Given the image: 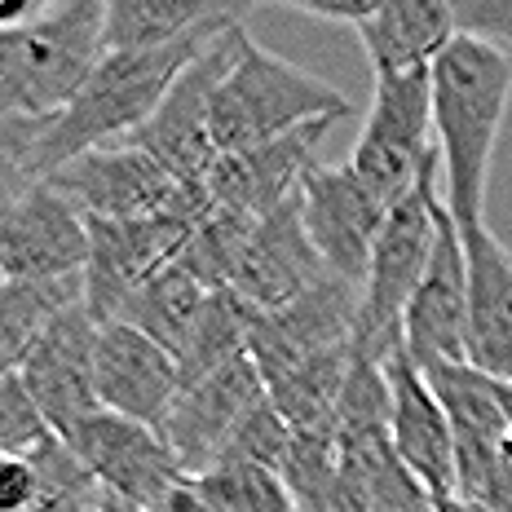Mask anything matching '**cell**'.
I'll return each mask as SVG.
<instances>
[{"instance_id": "obj_14", "label": "cell", "mask_w": 512, "mask_h": 512, "mask_svg": "<svg viewBox=\"0 0 512 512\" xmlns=\"http://www.w3.org/2000/svg\"><path fill=\"white\" fill-rule=\"evenodd\" d=\"M93 349H98V323L84 305H71L40 332L27 349L18 380L27 384L36 411L45 415L49 433L67 442L98 407V380H93Z\"/></svg>"}, {"instance_id": "obj_40", "label": "cell", "mask_w": 512, "mask_h": 512, "mask_svg": "<svg viewBox=\"0 0 512 512\" xmlns=\"http://www.w3.org/2000/svg\"><path fill=\"white\" fill-rule=\"evenodd\" d=\"M433 512H495L482 499H464V495H446V499H433Z\"/></svg>"}, {"instance_id": "obj_3", "label": "cell", "mask_w": 512, "mask_h": 512, "mask_svg": "<svg viewBox=\"0 0 512 512\" xmlns=\"http://www.w3.org/2000/svg\"><path fill=\"white\" fill-rule=\"evenodd\" d=\"M106 0H58L18 31H0V120L62 115L102 62Z\"/></svg>"}, {"instance_id": "obj_28", "label": "cell", "mask_w": 512, "mask_h": 512, "mask_svg": "<svg viewBox=\"0 0 512 512\" xmlns=\"http://www.w3.org/2000/svg\"><path fill=\"white\" fill-rule=\"evenodd\" d=\"M261 217H248V212H230V208H217L212 217L181 243L177 252V265L190 274L204 292H221L230 287L234 270L243 261V248H248L252 230Z\"/></svg>"}, {"instance_id": "obj_31", "label": "cell", "mask_w": 512, "mask_h": 512, "mask_svg": "<svg viewBox=\"0 0 512 512\" xmlns=\"http://www.w3.org/2000/svg\"><path fill=\"white\" fill-rule=\"evenodd\" d=\"M287 446H292V429H287V420L274 411V402L265 398L261 407L239 424V433L230 437L221 464H261V468H274V473H279L283 460H287Z\"/></svg>"}, {"instance_id": "obj_39", "label": "cell", "mask_w": 512, "mask_h": 512, "mask_svg": "<svg viewBox=\"0 0 512 512\" xmlns=\"http://www.w3.org/2000/svg\"><path fill=\"white\" fill-rule=\"evenodd\" d=\"M477 499H482V504H490L495 512H512V473H508V468H495Z\"/></svg>"}, {"instance_id": "obj_22", "label": "cell", "mask_w": 512, "mask_h": 512, "mask_svg": "<svg viewBox=\"0 0 512 512\" xmlns=\"http://www.w3.org/2000/svg\"><path fill=\"white\" fill-rule=\"evenodd\" d=\"M460 239L468 274L464 362L490 380L512 384V248L486 226Z\"/></svg>"}, {"instance_id": "obj_21", "label": "cell", "mask_w": 512, "mask_h": 512, "mask_svg": "<svg viewBox=\"0 0 512 512\" xmlns=\"http://www.w3.org/2000/svg\"><path fill=\"white\" fill-rule=\"evenodd\" d=\"M332 124L336 120H318L296 128V133L274 137L265 146H252V151L221 155L212 164V173L204 177L212 204L230 212H248V217H265V212L287 204L301 190L305 173L314 168V151L332 133Z\"/></svg>"}, {"instance_id": "obj_13", "label": "cell", "mask_w": 512, "mask_h": 512, "mask_svg": "<svg viewBox=\"0 0 512 512\" xmlns=\"http://www.w3.org/2000/svg\"><path fill=\"white\" fill-rule=\"evenodd\" d=\"M67 446L84 464V473L98 482L102 495L124 499V504L146 508V512H155L168 490L186 482L177 460L168 455L164 437L151 424L124 420V415H111V411H93L67 437Z\"/></svg>"}, {"instance_id": "obj_34", "label": "cell", "mask_w": 512, "mask_h": 512, "mask_svg": "<svg viewBox=\"0 0 512 512\" xmlns=\"http://www.w3.org/2000/svg\"><path fill=\"white\" fill-rule=\"evenodd\" d=\"M455 31L468 40H482L490 49L512 45V0H451Z\"/></svg>"}, {"instance_id": "obj_33", "label": "cell", "mask_w": 512, "mask_h": 512, "mask_svg": "<svg viewBox=\"0 0 512 512\" xmlns=\"http://www.w3.org/2000/svg\"><path fill=\"white\" fill-rule=\"evenodd\" d=\"M53 120H0V186L23 190L40 181V142Z\"/></svg>"}, {"instance_id": "obj_35", "label": "cell", "mask_w": 512, "mask_h": 512, "mask_svg": "<svg viewBox=\"0 0 512 512\" xmlns=\"http://www.w3.org/2000/svg\"><path fill=\"white\" fill-rule=\"evenodd\" d=\"M36 495V464L27 455H0V512H31Z\"/></svg>"}, {"instance_id": "obj_2", "label": "cell", "mask_w": 512, "mask_h": 512, "mask_svg": "<svg viewBox=\"0 0 512 512\" xmlns=\"http://www.w3.org/2000/svg\"><path fill=\"white\" fill-rule=\"evenodd\" d=\"M230 27H239V23H230ZM230 27H204V31H195V36L177 40V45H164V49L102 53V62L93 67V76L84 80L76 102L62 115H53L45 142H40V164H36L40 181L49 173H58L62 164H71V159H80L84 151L128 142V137L159 111V102L168 98V89L177 84L181 71H186L212 40L226 36Z\"/></svg>"}, {"instance_id": "obj_1", "label": "cell", "mask_w": 512, "mask_h": 512, "mask_svg": "<svg viewBox=\"0 0 512 512\" xmlns=\"http://www.w3.org/2000/svg\"><path fill=\"white\" fill-rule=\"evenodd\" d=\"M512 102V58L460 36L433 62V146L442 159V204L455 230L486 226L490 159Z\"/></svg>"}, {"instance_id": "obj_42", "label": "cell", "mask_w": 512, "mask_h": 512, "mask_svg": "<svg viewBox=\"0 0 512 512\" xmlns=\"http://www.w3.org/2000/svg\"><path fill=\"white\" fill-rule=\"evenodd\" d=\"M18 195V190H9V186H0V212H5L9 208V199H14Z\"/></svg>"}, {"instance_id": "obj_38", "label": "cell", "mask_w": 512, "mask_h": 512, "mask_svg": "<svg viewBox=\"0 0 512 512\" xmlns=\"http://www.w3.org/2000/svg\"><path fill=\"white\" fill-rule=\"evenodd\" d=\"M49 0H0V31H18L27 27L31 18L45 14Z\"/></svg>"}, {"instance_id": "obj_25", "label": "cell", "mask_w": 512, "mask_h": 512, "mask_svg": "<svg viewBox=\"0 0 512 512\" xmlns=\"http://www.w3.org/2000/svg\"><path fill=\"white\" fill-rule=\"evenodd\" d=\"M256 318L261 314H256L243 296H234L230 287L208 292V301L199 305L195 323H190V332H186V345H181V354H177L181 384L204 380V376H212V371L230 367L234 358L248 354Z\"/></svg>"}, {"instance_id": "obj_17", "label": "cell", "mask_w": 512, "mask_h": 512, "mask_svg": "<svg viewBox=\"0 0 512 512\" xmlns=\"http://www.w3.org/2000/svg\"><path fill=\"white\" fill-rule=\"evenodd\" d=\"M464 323H468L464 239L442 204L429 270H424L407 314H402V349L420 371L433 367V362H464Z\"/></svg>"}, {"instance_id": "obj_8", "label": "cell", "mask_w": 512, "mask_h": 512, "mask_svg": "<svg viewBox=\"0 0 512 512\" xmlns=\"http://www.w3.org/2000/svg\"><path fill=\"white\" fill-rule=\"evenodd\" d=\"M243 36H248V27L239 23L221 40H212L177 76L168 98L159 102V111L128 137V146L146 151L177 181H204L212 173V164H217V146H212V93L226 80L234 58H239Z\"/></svg>"}, {"instance_id": "obj_23", "label": "cell", "mask_w": 512, "mask_h": 512, "mask_svg": "<svg viewBox=\"0 0 512 512\" xmlns=\"http://www.w3.org/2000/svg\"><path fill=\"white\" fill-rule=\"evenodd\" d=\"M354 36L371 62V76H411L433 71V62L460 40L451 0H380V9Z\"/></svg>"}, {"instance_id": "obj_41", "label": "cell", "mask_w": 512, "mask_h": 512, "mask_svg": "<svg viewBox=\"0 0 512 512\" xmlns=\"http://www.w3.org/2000/svg\"><path fill=\"white\" fill-rule=\"evenodd\" d=\"M499 468H508V473H512V424L504 433V446H499Z\"/></svg>"}, {"instance_id": "obj_6", "label": "cell", "mask_w": 512, "mask_h": 512, "mask_svg": "<svg viewBox=\"0 0 512 512\" xmlns=\"http://www.w3.org/2000/svg\"><path fill=\"white\" fill-rule=\"evenodd\" d=\"M217 212L204 181H186L177 204L164 217H142V221H98L84 217L89 226V265H84V309L93 323H115L124 301L137 292L155 270L181 252L204 221Z\"/></svg>"}, {"instance_id": "obj_5", "label": "cell", "mask_w": 512, "mask_h": 512, "mask_svg": "<svg viewBox=\"0 0 512 512\" xmlns=\"http://www.w3.org/2000/svg\"><path fill=\"white\" fill-rule=\"evenodd\" d=\"M437 212H442V159L424 168L411 195L384 212V226L376 234L362 283V309L354 349L371 358H384L389 349L402 345V314H407L415 287L429 270L433 239H437Z\"/></svg>"}, {"instance_id": "obj_27", "label": "cell", "mask_w": 512, "mask_h": 512, "mask_svg": "<svg viewBox=\"0 0 512 512\" xmlns=\"http://www.w3.org/2000/svg\"><path fill=\"white\" fill-rule=\"evenodd\" d=\"M349 358H354V345L345 349H327V354L301 362V367L283 371L265 384L274 411L287 420L292 433L305 429H332L336 407H340V389H345L349 376Z\"/></svg>"}, {"instance_id": "obj_19", "label": "cell", "mask_w": 512, "mask_h": 512, "mask_svg": "<svg viewBox=\"0 0 512 512\" xmlns=\"http://www.w3.org/2000/svg\"><path fill=\"white\" fill-rule=\"evenodd\" d=\"M93 380H98V407L124 420L164 424L168 407L181 393V367L164 345L142 336L128 323H102L93 349Z\"/></svg>"}, {"instance_id": "obj_15", "label": "cell", "mask_w": 512, "mask_h": 512, "mask_svg": "<svg viewBox=\"0 0 512 512\" xmlns=\"http://www.w3.org/2000/svg\"><path fill=\"white\" fill-rule=\"evenodd\" d=\"M424 380L442 402L455 437V495L477 499L499 468V446L512 424V384L490 380L468 362H433L424 367Z\"/></svg>"}, {"instance_id": "obj_10", "label": "cell", "mask_w": 512, "mask_h": 512, "mask_svg": "<svg viewBox=\"0 0 512 512\" xmlns=\"http://www.w3.org/2000/svg\"><path fill=\"white\" fill-rule=\"evenodd\" d=\"M0 265L9 283L76 279L89 265V226L49 181L23 186L0 212Z\"/></svg>"}, {"instance_id": "obj_7", "label": "cell", "mask_w": 512, "mask_h": 512, "mask_svg": "<svg viewBox=\"0 0 512 512\" xmlns=\"http://www.w3.org/2000/svg\"><path fill=\"white\" fill-rule=\"evenodd\" d=\"M433 159V71L376 76L367 120L345 164L393 208L402 195H411Z\"/></svg>"}, {"instance_id": "obj_29", "label": "cell", "mask_w": 512, "mask_h": 512, "mask_svg": "<svg viewBox=\"0 0 512 512\" xmlns=\"http://www.w3.org/2000/svg\"><path fill=\"white\" fill-rule=\"evenodd\" d=\"M283 486L292 490L296 512H332L340 486V446L336 429H305L292 433L287 460L279 468Z\"/></svg>"}, {"instance_id": "obj_30", "label": "cell", "mask_w": 512, "mask_h": 512, "mask_svg": "<svg viewBox=\"0 0 512 512\" xmlns=\"http://www.w3.org/2000/svg\"><path fill=\"white\" fill-rule=\"evenodd\" d=\"M195 486L217 512H296L283 477L261 464H217Z\"/></svg>"}, {"instance_id": "obj_9", "label": "cell", "mask_w": 512, "mask_h": 512, "mask_svg": "<svg viewBox=\"0 0 512 512\" xmlns=\"http://www.w3.org/2000/svg\"><path fill=\"white\" fill-rule=\"evenodd\" d=\"M270 398L265 393V380L256 371V362L243 354L234 358L230 367L212 371V376L181 384V393L168 407L164 424H159V437H164L168 455L177 460L181 477H204L208 468L221 464L230 437L239 433V424Z\"/></svg>"}, {"instance_id": "obj_26", "label": "cell", "mask_w": 512, "mask_h": 512, "mask_svg": "<svg viewBox=\"0 0 512 512\" xmlns=\"http://www.w3.org/2000/svg\"><path fill=\"white\" fill-rule=\"evenodd\" d=\"M204 301H208V292L190 279L186 270H181L177 256H173L164 270H155L151 279L128 296L124 309L115 314V323L137 327L142 336H151L155 345H164L168 354L177 358L181 345H186L190 323H195V314H199V305Z\"/></svg>"}, {"instance_id": "obj_44", "label": "cell", "mask_w": 512, "mask_h": 512, "mask_svg": "<svg viewBox=\"0 0 512 512\" xmlns=\"http://www.w3.org/2000/svg\"><path fill=\"white\" fill-rule=\"evenodd\" d=\"M0 287H9V279H5V265H0Z\"/></svg>"}, {"instance_id": "obj_12", "label": "cell", "mask_w": 512, "mask_h": 512, "mask_svg": "<svg viewBox=\"0 0 512 512\" xmlns=\"http://www.w3.org/2000/svg\"><path fill=\"white\" fill-rule=\"evenodd\" d=\"M67 204H76L84 217L98 221H142V217H164L177 204L181 186L164 164H155L137 146H98L84 151L80 159L62 164L58 173L45 177Z\"/></svg>"}, {"instance_id": "obj_37", "label": "cell", "mask_w": 512, "mask_h": 512, "mask_svg": "<svg viewBox=\"0 0 512 512\" xmlns=\"http://www.w3.org/2000/svg\"><path fill=\"white\" fill-rule=\"evenodd\" d=\"M155 512H217V508H212L208 499L199 495V486L186 477V482H177L173 490H168V495H164V504H159Z\"/></svg>"}, {"instance_id": "obj_4", "label": "cell", "mask_w": 512, "mask_h": 512, "mask_svg": "<svg viewBox=\"0 0 512 512\" xmlns=\"http://www.w3.org/2000/svg\"><path fill=\"white\" fill-rule=\"evenodd\" d=\"M354 111L336 84L301 71L252 36H243L239 58L212 93V146L221 155H239L265 146L283 133H296L318 120H345Z\"/></svg>"}, {"instance_id": "obj_11", "label": "cell", "mask_w": 512, "mask_h": 512, "mask_svg": "<svg viewBox=\"0 0 512 512\" xmlns=\"http://www.w3.org/2000/svg\"><path fill=\"white\" fill-rule=\"evenodd\" d=\"M296 195H301L305 234L314 243V252L323 256L327 274L362 287L389 204L349 164H336V168L314 164Z\"/></svg>"}, {"instance_id": "obj_24", "label": "cell", "mask_w": 512, "mask_h": 512, "mask_svg": "<svg viewBox=\"0 0 512 512\" xmlns=\"http://www.w3.org/2000/svg\"><path fill=\"white\" fill-rule=\"evenodd\" d=\"M243 14H248V5H230V0H106L102 49L106 53L164 49L204 27L243 23Z\"/></svg>"}, {"instance_id": "obj_32", "label": "cell", "mask_w": 512, "mask_h": 512, "mask_svg": "<svg viewBox=\"0 0 512 512\" xmlns=\"http://www.w3.org/2000/svg\"><path fill=\"white\" fill-rule=\"evenodd\" d=\"M49 424L36 411L18 371L0 376V455H36L49 442Z\"/></svg>"}, {"instance_id": "obj_36", "label": "cell", "mask_w": 512, "mask_h": 512, "mask_svg": "<svg viewBox=\"0 0 512 512\" xmlns=\"http://www.w3.org/2000/svg\"><path fill=\"white\" fill-rule=\"evenodd\" d=\"M287 9L314 23H340V27H362L380 9V0H287Z\"/></svg>"}, {"instance_id": "obj_20", "label": "cell", "mask_w": 512, "mask_h": 512, "mask_svg": "<svg viewBox=\"0 0 512 512\" xmlns=\"http://www.w3.org/2000/svg\"><path fill=\"white\" fill-rule=\"evenodd\" d=\"M323 279H327V265L305 234L301 195H292L287 204H279L256 221L239 270L230 279V292L243 296L256 314H274V309L292 305L296 296H305L309 287H318Z\"/></svg>"}, {"instance_id": "obj_18", "label": "cell", "mask_w": 512, "mask_h": 512, "mask_svg": "<svg viewBox=\"0 0 512 512\" xmlns=\"http://www.w3.org/2000/svg\"><path fill=\"white\" fill-rule=\"evenodd\" d=\"M380 367L389 380V437L398 460L407 464V473L424 486L429 499L455 495V437L437 393L402 345L389 349Z\"/></svg>"}, {"instance_id": "obj_16", "label": "cell", "mask_w": 512, "mask_h": 512, "mask_svg": "<svg viewBox=\"0 0 512 512\" xmlns=\"http://www.w3.org/2000/svg\"><path fill=\"white\" fill-rule=\"evenodd\" d=\"M358 309H362V287L327 274L323 283L309 287L305 296H296L292 305L256 318L248 358L256 362L261 380L270 384L274 376H283V371L327 354V349L354 345Z\"/></svg>"}, {"instance_id": "obj_43", "label": "cell", "mask_w": 512, "mask_h": 512, "mask_svg": "<svg viewBox=\"0 0 512 512\" xmlns=\"http://www.w3.org/2000/svg\"><path fill=\"white\" fill-rule=\"evenodd\" d=\"M9 371H14V367H9V362H5V358H0V376H9Z\"/></svg>"}]
</instances>
